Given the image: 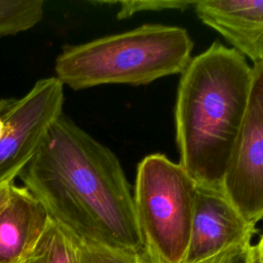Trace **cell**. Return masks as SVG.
<instances>
[{
	"mask_svg": "<svg viewBox=\"0 0 263 263\" xmlns=\"http://www.w3.org/2000/svg\"><path fill=\"white\" fill-rule=\"evenodd\" d=\"M12 184H14V183H7V184L0 185V210L6 203L8 197H9L10 188H11Z\"/></svg>",
	"mask_w": 263,
	"mask_h": 263,
	"instance_id": "17",
	"label": "cell"
},
{
	"mask_svg": "<svg viewBox=\"0 0 263 263\" xmlns=\"http://www.w3.org/2000/svg\"><path fill=\"white\" fill-rule=\"evenodd\" d=\"M247 110L223 181V190L243 218L263 219V62L253 65Z\"/></svg>",
	"mask_w": 263,
	"mask_h": 263,
	"instance_id": "6",
	"label": "cell"
},
{
	"mask_svg": "<svg viewBox=\"0 0 263 263\" xmlns=\"http://www.w3.org/2000/svg\"><path fill=\"white\" fill-rule=\"evenodd\" d=\"M18 178L50 220L83 241L141 252L134 195L117 156L62 114Z\"/></svg>",
	"mask_w": 263,
	"mask_h": 263,
	"instance_id": "1",
	"label": "cell"
},
{
	"mask_svg": "<svg viewBox=\"0 0 263 263\" xmlns=\"http://www.w3.org/2000/svg\"><path fill=\"white\" fill-rule=\"evenodd\" d=\"M49 221L43 205L24 186L12 184L0 210V263H16Z\"/></svg>",
	"mask_w": 263,
	"mask_h": 263,
	"instance_id": "9",
	"label": "cell"
},
{
	"mask_svg": "<svg viewBox=\"0 0 263 263\" xmlns=\"http://www.w3.org/2000/svg\"><path fill=\"white\" fill-rule=\"evenodd\" d=\"M80 239L49 219L36 242L16 263H79Z\"/></svg>",
	"mask_w": 263,
	"mask_h": 263,
	"instance_id": "10",
	"label": "cell"
},
{
	"mask_svg": "<svg viewBox=\"0 0 263 263\" xmlns=\"http://www.w3.org/2000/svg\"><path fill=\"white\" fill-rule=\"evenodd\" d=\"M251 263H263V232L258 242L252 247Z\"/></svg>",
	"mask_w": 263,
	"mask_h": 263,
	"instance_id": "16",
	"label": "cell"
},
{
	"mask_svg": "<svg viewBox=\"0 0 263 263\" xmlns=\"http://www.w3.org/2000/svg\"><path fill=\"white\" fill-rule=\"evenodd\" d=\"M109 4H118L119 10L117 17L119 20L130 17L134 14L148 11H160L168 9L185 10L192 7L195 1L188 0H125L117 2H104Z\"/></svg>",
	"mask_w": 263,
	"mask_h": 263,
	"instance_id": "13",
	"label": "cell"
},
{
	"mask_svg": "<svg viewBox=\"0 0 263 263\" xmlns=\"http://www.w3.org/2000/svg\"><path fill=\"white\" fill-rule=\"evenodd\" d=\"M43 14V0H0V37L30 30Z\"/></svg>",
	"mask_w": 263,
	"mask_h": 263,
	"instance_id": "11",
	"label": "cell"
},
{
	"mask_svg": "<svg viewBox=\"0 0 263 263\" xmlns=\"http://www.w3.org/2000/svg\"><path fill=\"white\" fill-rule=\"evenodd\" d=\"M138 253L80 239L79 263H137Z\"/></svg>",
	"mask_w": 263,
	"mask_h": 263,
	"instance_id": "12",
	"label": "cell"
},
{
	"mask_svg": "<svg viewBox=\"0 0 263 263\" xmlns=\"http://www.w3.org/2000/svg\"><path fill=\"white\" fill-rule=\"evenodd\" d=\"M192 8L204 25L253 65L263 62V1L201 0L195 1Z\"/></svg>",
	"mask_w": 263,
	"mask_h": 263,
	"instance_id": "8",
	"label": "cell"
},
{
	"mask_svg": "<svg viewBox=\"0 0 263 263\" xmlns=\"http://www.w3.org/2000/svg\"><path fill=\"white\" fill-rule=\"evenodd\" d=\"M252 77L247 59L218 40L181 73L175 106L179 163L198 185L223 188Z\"/></svg>",
	"mask_w": 263,
	"mask_h": 263,
	"instance_id": "2",
	"label": "cell"
},
{
	"mask_svg": "<svg viewBox=\"0 0 263 263\" xmlns=\"http://www.w3.org/2000/svg\"><path fill=\"white\" fill-rule=\"evenodd\" d=\"M252 247V241L236 245L195 263H251Z\"/></svg>",
	"mask_w": 263,
	"mask_h": 263,
	"instance_id": "14",
	"label": "cell"
},
{
	"mask_svg": "<svg viewBox=\"0 0 263 263\" xmlns=\"http://www.w3.org/2000/svg\"><path fill=\"white\" fill-rule=\"evenodd\" d=\"M64 85L55 77L39 79L17 99L0 100L5 128L0 137V185L14 183L63 114Z\"/></svg>",
	"mask_w": 263,
	"mask_h": 263,
	"instance_id": "5",
	"label": "cell"
},
{
	"mask_svg": "<svg viewBox=\"0 0 263 263\" xmlns=\"http://www.w3.org/2000/svg\"><path fill=\"white\" fill-rule=\"evenodd\" d=\"M193 45L184 28L145 24L65 46L55 59V77L74 90L104 84H149L181 74L192 58Z\"/></svg>",
	"mask_w": 263,
	"mask_h": 263,
	"instance_id": "3",
	"label": "cell"
},
{
	"mask_svg": "<svg viewBox=\"0 0 263 263\" xmlns=\"http://www.w3.org/2000/svg\"><path fill=\"white\" fill-rule=\"evenodd\" d=\"M255 233V225L243 218L223 188L197 184L184 263H195L252 241Z\"/></svg>",
	"mask_w": 263,
	"mask_h": 263,
	"instance_id": "7",
	"label": "cell"
},
{
	"mask_svg": "<svg viewBox=\"0 0 263 263\" xmlns=\"http://www.w3.org/2000/svg\"><path fill=\"white\" fill-rule=\"evenodd\" d=\"M197 183L164 154L145 156L137 167L134 203L148 247L161 263H184Z\"/></svg>",
	"mask_w": 263,
	"mask_h": 263,
	"instance_id": "4",
	"label": "cell"
},
{
	"mask_svg": "<svg viewBox=\"0 0 263 263\" xmlns=\"http://www.w3.org/2000/svg\"><path fill=\"white\" fill-rule=\"evenodd\" d=\"M137 263H161L158 257L148 248L144 247V249L138 253V262Z\"/></svg>",
	"mask_w": 263,
	"mask_h": 263,
	"instance_id": "15",
	"label": "cell"
},
{
	"mask_svg": "<svg viewBox=\"0 0 263 263\" xmlns=\"http://www.w3.org/2000/svg\"><path fill=\"white\" fill-rule=\"evenodd\" d=\"M4 128H5V123H4V120H3L2 116L0 115V137L2 136V134L4 132Z\"/></svg>",
	"mask_w": 263,
	"mask_h": 263,
	"instance_id": "18",
	"label": "cell"
}]
</instances>
